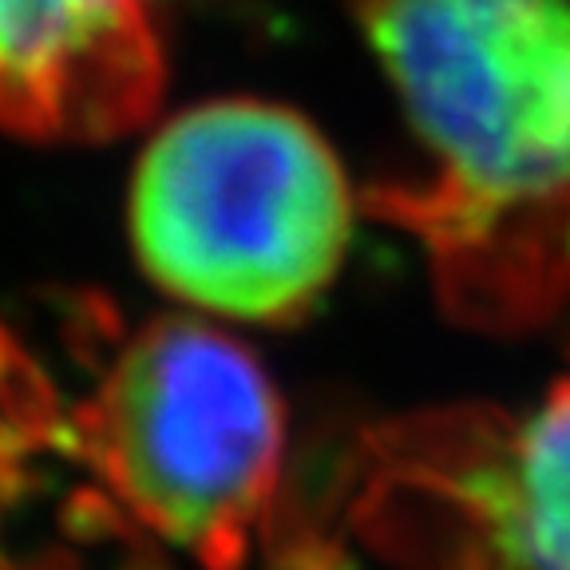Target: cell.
<instances>
[{"label": "cell", "instance_id": "1", "mask_svg": "<svg viewBox=\"0 0 570 570\" xmlns=\"http://www.w3.org/2000/svg\"><path fill=\"white\" fill-rule=\"evenodd\" d=\"M373 45L432 175L392 190L452 266L539 297L570 277V0H361Z\"/></svg>", "mask_w": 570, "mask_h": 570}, {"label": "cell", "instance_id": "2", "mask_svg": "<svg viewBox=\"0 0 570 570\" xmlns=\"http://www.w3.org/2000/svg\"><path fill=\"white\" fill-rule=\"evenodd\" d=\"M127 223L139 266L170 297L282 325L337 277L353 195L330 142L289 107L214 99L147 142Z\"/></svg>", "mask_w": 570, "mask_h": 570}, {"label": "cell", "instance_id": "3", "mask_svg": "<svg viewBox=\"0 0 570 570\" xmlns=\"http://www.w3.org/2000/svg\"><path fill=\"white\" fill-rule=\"evenodd\" d=\"M80 444L139 523L203 570H242L274 508L285 420L238 341L203 321H151L104 373Z\"/></svg>", "mask_w": 570, "mask_h": 570}, {"label": "cell", "instance_id": "4", "mask_svg": "<svg viewBox=\"0 0 570 570\" xmlns=\"http://www.w3.org/2000/svg\"><path fill=\"white\" fill-rule=\"evenodd\" d=\"M159 0H0V127L91 139L151 111Z\"/></svg>", "mask_w": 570, "mask_h": 570}, {"label": "cell", "instance_id": "5", "mask_svg": "<svg viewBox=\"0 0 570 570\" xmlns=\"http://www.w3.org/2000/svg\"><path fill=\"white\" fill-rule=\"evenodd\" d=\"M503 570H570V376L508 444L455 468Z\"/></svg>", "mask_w": 570, "mask_h": 570}, {"label": "cell", "instance_id": "6", "mask_svg": "<svg viewBox=\"0 0 570 570\" xmlns=\"http://www.w3.org/2000/svg\"><path fill=\"white\" fill-rule=\"evenodd\" d=\"M4 368H9V348H4V337H0V381H4Z\"/></svg>", "mask_w": 570, "mask_h": 570}]
</instances>
